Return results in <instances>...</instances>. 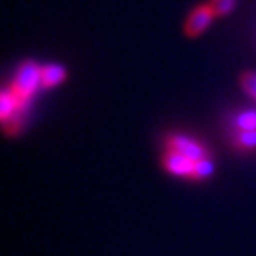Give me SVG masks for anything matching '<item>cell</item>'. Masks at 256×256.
<instances>
[{
  "label": "cell",
  "mask_w": 256,
  "mask_h": 256,
  "mask_svg": "<svg viewBox=\"0 0 256 256\" xmlns=\"http://www.w3.org/2000/svg\"><path fill=\"white\" fill-rule=\"evenodd\" d=\"M40 72H42V66L32 62V60H27L17 68V74H15L12 84L8 86L24 104H27L32 98V95L38 90V86H42Z\"/></svg>",
  "instance_id": "cell-1"
},
{
  "label": "cell",
  "mask_w": 256,
  "mask_h": 256,
  "mask_svg": "<svg viewBox=\"0 0 256 256\" xmlns=\"http://www.w3.org/2000/svg\"><path fill=\"white\" fill-rule=\"evenodd\" d=\"M165 148L166 150L182 153V155L188 156L193 162H198L202 158L208 156V152L204 148L203 143H200L194 138L188 136V135H180V133H175V135H170L165 142Z\"/></svg>",
  "instance_id": "cell-2"
},
{
  "label": "cell",
  "mask_w": 256,
  "mask_h": 256,
  "mask_svg": "<svg viewBox=\"0 0 256 256\" xmlns=\"http://www.w3.org/2000/svg\"><path fill=\"white\" fill-rule=\"evenodd\" d=\"M214 17H216V15L213 14L212 7H210L208 4L198 5V7H194L190 12V15L186 17L185 25H183V32L190 38L198 37V35H202L204 30L210 27V24L213 22Z\"/></svg>",
  "instance_id": "cell-3"
},
{
  "label": "cell",
  "mask_w": 256,
  "mask_h": 256,
  "mask_svg": "<svg viewBox=\"0 0 256 256\" xmlns=\"http://www.w3.org/2000/svg\"><path fill=\"white\" fill-rule=\"evenodd\" d=\"M163 166L168 173L175 176H185V178H193V170H194V162L190 160L188 156L182 155V153L166 150L163 155Z\"/></svg>",
  "instance_id": "cell-4"
},
{
  "label": "cell",
  "mask_w": 256,
  "mask_h": 256,
  "mask_svg": "<svg viewBox=\"0 0 256 256\" xmlns=\"http://www.w3.org/2000/svg\"><path fill=\"white\" fill-rule=\"evenodd\" d=\"M24 105L25 104L14 94L12 88L5 86L2 90V95H0V118H2L4 124L15 118L18 112L24 108Z\"/></svg>",
  "instance_id": "cell-5"
},
{
  "label": "cell",
  "mask_w": 256,
  "mask_h": 256,
  "mask_svg": "<svg viewBox=\"0 0 256 256\" xmlns=\"http://www.w3.org/2000/svg\"><path fill=\"white\" fill-rule=\"evenodd\" d=\"M65 68L57 64H48L42 66V72H40V80H42V86L44 88H52V86L60 85L65 80Z\"/></svg>",
  "instance_id": "cell-6"
},
{
  "label": "cell",
  "mask_w": 256,
  "mask_h": 256,
  "mask_svg": "<svg viewBox=\"0 0 256 256\" xmlns=\"http://www.w3.org/2000/svg\"><path fill=\"white\" fill-rule=\"evenodd\" d=\"M233 145L238 150H256V130H236L233 135Z\"/></svg>",
  "instance_id": "cell-7"
},
{
  "label": "cell",
  "mask_w": 256,
  "mask_h": 256,
  "mask_svg": "<svg viewBox=\"0 0 256 256\" xmlns=\"http://www.w3.org/2000/svg\"><path fill=\"white\" fill-rule=\"evenodd\" d=\"M234 130H256V110H244L233 122Z\"/></svg>",
  "instance_id": "cell-8"
},
{
  "label": "cell",
  "mask_w": 256,
  "mask_h": 256,
  "mask_svg": "<svg viewBox=\"0 0 256 256\" xmlns=\"http://www.w3.org/2000/svg\"><path fill=\"white\" fill-rule=\"evenodd\" d=\"M208 5L212 7L213 14L216 17H224V15L232 14L234 5H236V0H210Z\"/></svg>",
  "instance_id": "cell-9"
},
{
  "label": "cell",
  "mask_w": 256,
  "mask_h": 256,
  "mask_svg": "<svg viewBox=\"0 0 256 256\" xmlns=\"http://www.w3.org/2000/svg\"><path fill=\"white\" fill-rule=\"evenodd\" d=\"M213 173V163L208 156L202 158V160L194 162V170H193V180H203V178L210 176Z\"/></svg>",
  "instance_id": "cell-10"
},
{
  "label": "cell",
  "mask_w": 256,
  "mask_h": 256,
  "mask_svg": "<svg viewBox=\"0 0 256 256\" xmlns=\"http://www.w3.org/2000/svg\"><path fill=\"white\" fill-rule=\"evenodd\" d=\"M240 82H242V86L246 94L252 96V98H256V72H244L240 76Z\"/></svg>",
  "instance_id": "cell-11"
}]
</instances>
